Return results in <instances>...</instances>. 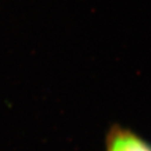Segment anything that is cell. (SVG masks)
<instances>
[{
    "label": "cell",
    "instance_id": "1",
    "mask_svg": "<svg viewBox=\"0 0 151 151\" xmlns=\"http://www.w3.org/2000/svg\"><path fill=\"white\" fill-rule=\"evenodd\" d=\"M106 151H151V144L132 131L115 126L107 134Z\"/></svg>",
    "mask_w": 151,
    "mask_h": 151
}]
</instances>
